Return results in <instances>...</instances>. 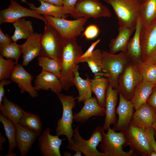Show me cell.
Instances as JSON below:
<instances>
[{
  "label": "cell",
  "mask_w": 156,
  "mask_h": 156,
  "mask_svg": "<svg viewBox=\"0 0 156 156\" xmlns=\"http://www.w3.org/2000/svg\"><path fill=\"white\" fill-rule=\"evenodd\" d=\"M77 38H63L60 80L62 89L65 91L68 90L74 85V69L78 64V60L83 53L81 47L77 42Z\"/></svg>",
  "instance_id": "1"
},
{
  "label": "cell",
  "mask_w": 156,
  "mask_h": 156,
  "mask_svg": "<svg viewBox=\"0 0 156 156\" xmlns=\"http://www.w3.org/2000/svg\"><path fill=\"white\" fill-rule=\"evenodd\" d=\"M102 73L99 76L104 77L114 88L119 89L118 79L126 65L131 61L126 52L113 54L102 51Z\"/></svg>",
  "instance_id": "2"
},
{
  "label": "cell",
  "mask_w": 156,
  "mask_h": 156,
  "mask_svg": "<svg viewBox=\"0 0 156 156\" xmlns=\"http://www.w3.org/2000/svg\"><path fill=\"white\" fill-rule=\"evenodd\" d=\"M112 7L119 26L135 27L140 16L142 0H103Z\"/></svg>",
  "instance_id": "3"
},
{
  "label": "cell",
  "mask_w": 156,
  "mask_h": 156,
  "mask_svg": "<svg viewBox=\"0 0 156 156\" xmlns=\"http://www.w3.org/2000/svg\"><path fill=\"white\" fill-rule=\"evenodd\" d=\"M79 127L74 129L72 142L66 146L67 149L75 152L79 151L85 156H105L98 151L97 147L102 140L104 130L103 127H97L92 132L89 139L86 140L80 135Z\"/></svg>",
  "instance_id": "4"
},
{
  "label": "cell",
  "mask_w": 156,
  "mask_h": 156,
  "mask_svg": "<svg viewBox=\"0 0 156 156\" xmlns=\"http://www.w3.org/2000/svg\"><path fill=\"white\" fill-rule=\"evenodd\" d=\"M57 95L61 103L63 111L61 118H59L57 121L55 134L59 136H66L68 143H70L72 142L74 132L72 127L74 120L72 110L75 106V100L78 97H74L72 95H66L61 93Z\"/></svg>",
  "instance_id": "5"
},
{
  "label": "cell",
  "mask_w": 156,
  "mask_h": 156,
  "mask_svg": "<svg viewBox=\"0 0 156 156\" xmlns=\"http://www.w3.org/2000/svg\"><path fill=\"white\" fill-rule=\"evenodd\" d=\"M127 143L124 133L122 131L116 132L113 129L109 127L107 132L103 133L102 140L99 144L101 152L105 156H131L134 152L131 150L125 152L123 146Z\"/></svg>",
  "instance_id": "6"
},
{
  "label": "cell",
  "mask_w": 156,
  "mask_h": 156,
  "mask_svg": "<svg viewBox=\"0 0 156 156\" xmlns=\"http://www.w3.org/2000/svg\"><path fill=\"white\" fill-rule=\"evenodd\" d=\"M48 23L53 27L63 38H70L79 36L84 30V26L88 19L81 18L73 20L43 15Z\"/></svg>",
  "instance_id": "7"
},
{
  "label": "cell",
  "mask_w": 156,
  "mask_h": 156,
  "mask_svg": "<svg viewBox=\"0 0 156 156\" xmlns=\"http://www.w3.org/2000/svg\"><path fill=\"white\" fill-rule=\"evenodd\" d=\"M63 38L48 22L45 23L44 32L40 38L42 55L60 62Z\"/></svg>",
  "instance_id": "8"
},
{
  "label": "cell",
  "mask_w": 156,
  "mask_h": 156,
  "mask_svg": "<svg viewBox=\"0 0 156 156\" xmlns=\"http://www.w3.org/2000/svg\"><path fill=\"white\" fill-rule=\"evenodd\" d=\"M71 16L75 19L84 18L97 19L102 17L109 18L111 12L99 0H79Z\"/></svg>",
  "instance_id": "9"
},
{
  "label": "cell",
  "mask_w": 156,
  "mask_h": 156,
  "mask_svg": "<svg viewBox=\"0 0 156 156\" xmlns=\"http://www.w3.org/2000/svg\"><path fill=\"white\" fill-rule=\"evenodd\" d=\"M142 49L141 62L156 64V19L148 26L142 27L140 34Z\"/></svg>",
  "instance_id": "10"
},
{
  "label": "cell",
  "mask_w": 156,
  "mask_h": 156,
  "mask_svg": "<svg viewBox=\"0 0 156 156\" xmlns=\"http://www.w3.org/2000/svg\"><path fill=\"white\" fill-rule=\"evenodd\" d=\"M127 144L131 150L144 156H150L153 151L150 145L145 130L129 124L122 131Z\"/></svg>",
  "instance_id": "11"
},
{
  "label": "cell",
  "mask_w": 156,
  "mask_h": 156,
  "mask_svg": "<svg viewBox=\"0 0 156 156\" xmlns=\"http://www.w3.org/2000/svg\"><path fill=\"white\" fill-rule=\"evenodd\" d=\"M142 79L137 64L130 62L126 65L123 72L118 78L119 91L127 100H131L136 86Z\"/></svg>",
  "instance_id": "12"
},
{
  "label": "cell",
  "mask_w": 156,
  "mask_h": 156,
  "mask_svg": "<svg viewBox=\"0 0 156 156\" xmlns=\"http://www.w3.org/2000/svg\"><path fill=\"white\" fill-rule=\"evenodd\" d=\"M26 17L40 20L45 23L47 22L43 15L22 6L14 0H11L8 7L0 12V24L7 23H13L18 19Z\"/></svg>",
  "instance_id": "13"
},
{
  "label": "cell",
  "mask_w": 156,
  "mask_h": 156,
  "mask_svg": "<svg viewBox=\"0 0 156 156\" xmlns=\"http://www.w3.org/2000/svg\"><path fill=\"white\" fill-rule=\"evenodd\" d=\"M49 127L43 130L38 138L39 148L43 156H61L60 148L63 140L59 136L53 135Z\"/></svg>",
  "instance_id": "14"
},
{
  "label": "cell",
  "mask_w": 156,
  "mask_h": 156,
  "mask_svg": "<svg viewBox=\"0 0 156 156\" xmlns=\"http://www.w3.org/2000/svg\"><path fill=\"white\" fill-rule=\"evenodd\" d=\"M33 78V76L20 64L16 65L10 77L12 82L17 84L20 93L27 92L30 97L34 98L38 96V93L32 85Z\"/></svg>",
  "instance_id": "15"
},
{
  "label": "cell",
  "mask_w": 156,
  "mask_h": 156,
  "mask_svg": "<svg viewBox=\"0 0 156 156\" xmlns=\"http://www.w3.org/2000/svg\"><path fill=\"white\" fill-rule=\"evenodd\" d=\"M119 101L116 110L118 120L113 128L115 131H123L128 127L132 119L134 109L131 100H127L120 91Z\"/></svg>",
  "instance_id": "16"
},
{
  "label": "cell",
  "mask_w": 156,
  "mask_h": 156,
  "mask_svg": "<svg viewBox=\"0 0 156 156\" xmlns=\"http://www.w3.org/2000/svg\"><path fill=\"white\" fill-rule=\"evenodd\" d=\"M119 92V89L113 88L109 83L105 96V117L103 126L105 131H107L111 125H115L117 122L116 115V107Z\"/></svg>",
  "instance_id": "17"
},
{
  "label": "cell",
  "mask_w": 156,
  "mask_h": 156,
  "mask_svg": "<svg viewBox=\"0 0 156 156\" xmlns=\"http://www.w3.org/2000/svg\"><path fill=\"white\" fill-rule=\"evenodd\" d=\"M83 102L84 105L80 111L73 114L75 122L85 123L92 116L101 117L105 115V109L99 105L96 97H92Z\"/></svg>",
  "instance_id": "18"
},
{
  "label": "cell",
  "mask_w": 156,
  "mask_h": 156,
  "mask_svg": "<svg viewBox=\"0 0 156 156\" xmlns=\"http://www.w3.org/2000/svg\"><path fill=\"white\" fill-rule=\"evenodd\" d=\"M42 35L41 34L34 33L22 44V65H27L35 58L42 55L40 43Z\"/></svg>",
  "instance_id": "19"
},
{
  "label": "cell",
  "mask_w": 156,
  "mask_h": 156,
  "mask_svg": "<svg viewBox=\"0 0 156 156\" xmlns=\"http://www.w3.org/2000/svg\"><path fill=\"white\" fill-rule=\"evenodd\" d=\"M135 110L129 125L145 130L152 127L156 114L152 107L146 102Z\"/></svg>",
  "instance_id": "20"
},
{
  "label": "cell",
  "mask_w": 156,
  "mask_h": 156,
  "mask_svg": "<svg viewBox=\"0 0 156 156\" xmlns=\"http://www.w3.org/2000/svg\"><path fill=\"white\" fill-rule=\"evenodd\" d=\"M34 88L37 91L49 89L56 94L61 93L62 89L60 79L53 73L44 70L36 77Z\"/></svg>",
  "instance_id": "21"
},
{
  "label": "cell",
  "mask_w": 156,
  "mask_h": 156,
  "mask_svg": "<svg viewBox=\"0 0 156 156\" xmlns=\"http://www.w3.org/2000/svg\"><path fill=\"white\" fill-rule=\"evenodd\" d=\"M16 128V144L21 156H26L40 134L34 132L20 124Z\"/></svg>",
  "instance_id": "22"
},
{
  "label": "cell",
  "mask_w": 156,
  "mask_h": 156,
  "mask_svg": "<svg viewBox=\"0 0 156 156\" xmlns=\"http://www.w3.org/2000/svg\"><path fill=\"white\" fill-rule=\"evenodd\" d=\"M135 29L134 27L119 26L118 36L110 42L109 52L113 54L119 52H126L130 37Z\"/></svg>",
  "instance_id": "23"
},
{
  "label": "cell",
  "mask_w": 156,
  "mask_h": 156,
  "mask_svg": "<svg viewBox=\"0 0 156 156\" xmlns=\"http://www.w3.org/2000/svg\"><path fill=\"white\" fill-rule=\"evenodd\" d=\"M142 27V21L139 16L137 19L134 35L130 39L126 52L131 61L136 64L141 62L142 56V49L140 41Z\"/></svg>",
  "instance_id": "24"
},
{
  "label": "cell",
  "mask_w": 156,
  "mask_h": 156,
  "mask_svg": "<svg viewBox=\"0 0 156 156\" xmlns=\"http://www.w3.org/2000/svg\"><path fill=\"white\" fill-rule=\"evenodd\" d=\"M155 85L154 83L143 79L138 84L135 89L133 97L131 100L135 110L147 102Z\"/></svg>",
  "instance_id": "25"
},
{
  "label": "cell",
  "mask_w": 156,
  "mask_h": 156,
  "mask_svg": "<svg viewBox=\"0 0 156 156\" xmlns=\"http://www.w3.org/2000/svg\"><path fill=\"white\" fill-rule=\"evenodd\" d=\"M38 1L40 5L39 7H36L32 3L28 2L25 0H21L22 2L29 5L30 9L39 14L48 15L56 18H67L68 15L65 14L62 6L56 5L42 0Z\"/></svg>",
  "instance_id": "26"
},
{
  "label": "cell",
  "mask_w": 156,
  "mask_h": 156,
  "mask_svg": "<svg viewBox=\"0 0 156 156\" xmlns=\"http://www.w3.org/2000/svg\"><path fill=\"white\" fill-rule=\"evenodd\" d=\"M78 69L79 66L77 64L75 67L74 70L73 83L79 92L77 101L79 103H81L91 98L92 92L90 79L88 77L86 79L81 78L79 75Z\"/></svg>",
  "instance_id": "27"
},
{
  "label": "cell",
  "mask_w": 156,
  "mask_h": 156,
  "mask_svg": "<svg viewBox=\"0 0 156 156\" xmlns=\"http://www.w3.org/2000/svg\"><path fill=\"white\" fill-rule=\"evenodd\" d=\"M3 104L0 105L1 113L15 125L18 124L23 114V109L19 106L8 100L5 96Z\"/></svg>",
  "instance_id": "28"
},
{
  "label": "cell",
  "mask_w": 156,
  "mask_h": 156,
  "mask_svg": "<svg viewBox=\"0 0 156 156\" xmlns=\"http://www.w3.org/2000/svg\"><path fill=\"white\" fill-rule=\"evenodd\" d=\"M12 24L15 30L11 38L14 42H16L21 39H27L34 33L32 22L30 21L26 20L22 18L16 21Z\"/></svg>",
  "instance_id": "29"
},
{
  "label": "cell",
  "mask_w": 156,
  "mask_h": 156,
  "mask_svg": "<svg viewBox=\"0 0 156 156\" xmlns=\"http://www.w3.org/2000/svg\"><path fill=\"white\" fill-rule=\"evenodd\" d=\"M0 121L3 125L5 131V135L8 141V155L6 156H17L16 154L13 153L15 148L16 147L17 130L16 126L1 113Z\"/></svg>",
  "instance_id": "30"
},
{
  "label": "cell",
  "mask_w": 156,
  "mask_h": 156,
  "mask_svg": "<svg viewBox=\"0 0 156 156\" xmlns=\"http://www.w3.org/2000/svg\"><path fill=\"white\" fill-rule=\"evenodd\" d=\"M90 80L92 92L95 95L99 104L105 108L106 90L109 83L108 80L102 77L97 76Z\"/></svg>",
  "instance_id": "31"
},
{
  "label": "cell",
  "mask_w": 156,
  "mask_h": 156,
  "mask_svg": "<svg viewBox=\"0 0 156 156\" xmlns=\"http://www.w3.org/2000/svg\"><path fill=\"white\" fill-rule=\"evenodd\" d=\"M19 124L30 130L39 134L42 129V124L39 116L23 110Z\"/></svg>",
  "instance_id": "32"
},
{
  "label": "cell",
  "mask_w": 156,
  "mask_h": 156,
  "mask_svg": "<svg viewBox=\"0 0 156 156\" xmlns=\"http://www.w3.org/2000/svg\"><path fill=\"white\" fill-rule=\"evenodd\" d=\"M142 27L147 26L156 19V0H147L143 3L140 13Z\"/></svg>",
  "instance_id": "33"
},
{
  "label": "cell",
  "mask_w": 156,
  "mask_h": 156,
  "mask_svg": "<svg viewBox=\"0 0 156 156\" xmlns=\"http://www.w3.org/2000/svg\"><path fill=\"white\" fill-rule=\"evenodd\" d=\"M86 62L94 74V77L98 76L102 73V51L99 49L94 50L91 55L88 58L79 60L78 64L81 62Z\"/></svg>",
  "instance_id": "34"
},
{
  "label": "cell",
  "mask_w": 156,
  "mask_h": 156,
  "mask_svg": "<svg viewBox=\"0 0 156 156\" xmlns=\"http://www.w3.org/2000/svg\"><path fill=\"white\" fill-rule=\"evenodd\" d=\"M37 60L39 66L42 70L52 73L60 78L62 68L60 62L44 55L38 57Z\"/></svg>",
  "instance_id": "35"
},
{
  "label": "cell",
  "mask_w": 156,
  "mask_h": 156,
  "mask_svg": "<svg viewBox=\"0 0 156 156\" xmlns=\"http://www.w3.org/2000/svg\"><path fill=\"white\" fill-rule=\"evenodd\" d=\"M0 54L3 57L13 59L17 64L22 54V44L14 42L8 44H0Z\"/></svg>",
  "instance_id": "36"
},
{
  "label": "cell",
  "mask_w": 156,
  "mask_h": 156,
  "mask_svg": "<svg viewBox=\"0 0 156 156\" xmlns=\"http://www.w3.org/2000/svg\"><path fill=\"white\" fill-rule=\"evenodd\" d=\"M137 65L143 79L156 85V64H146L140 62Z\"/></svg>",
  "instance_id": "37"
},
{
  "label": "cell",
  "mask_w": 156,
  "mask_h": 156,
  "mask_svg": "<svg viewBox=\"0 0 156 156\" xmlns=\"http://www.w3.org/2000/svg\"><path fill=\"white\" fill-rule=\"evenodd\" d=\"M16 65L13 59H5L0 55V81L10 78Z\"/></svg>",
  "instance_id": "38"
},
{
  "label": "cell",
  "mask_w": 156,
  "mask_h": 156,
  "mask_svg": "<svg viewBox=\"0 0 156 156\" xmlns=\"http://www.w3.org/2000/svg\"><path fill=\"white\" fill-rule=\"evenodd\" d=\"M99 29L96 25L91 24L86 29L83 33L87 39H92L96 38L99 34Z\"/></svg>",
  "instance_id": "39"
},
{
  "label": "cell",
  "mask_w": 156,
  "mask_h": 156,
  "mask_svg": "<svg viewBox=\"0 0 156 156\" xmlns=\"http://www.w3.org/2000/svg\"><path fill=\"white\" fill-rule=\"evenodd\" d=\"M79 0H64L63 8L65 14H71L73 12L75 5Z\"/></svg>",
  "instance_id": "40"
},
{
  "label": "cell",
  "mask_w": 156,
  "mask_h": 156,
  "mask_svg": "<svg viewBox=\"0 0 156 156\" xmlns=\"http://www.w3.org/2000/svg\"><path fill=\"white\" fill-rule=\"evenodd\" d=\"M149 141L153 151L156 153V141L155 139V131L152 127L145 130Z\"/></svg>",
  "instance_id": "41"
},
{
  "label": "cell",
  "mask_w": 156,
  "mask_h": 156,
  "mask_svg": "<svg viewBox=\"0 0 156 156\" xmlns=\"http://www.w3.org/2000/svg\"><path fill=\"white\" fill-rule=\"evenodd\" d=\"M147 103L152 107L156 114V85L153 88Z\"/></svg>",
  "instance_id": "42"
},
{
  "label": "cell",
  "mask_w": 156,
  "mask_h": 156,
  "mask_svg": "<svg viewBox=\"0 0 156 156\" xmlns=\"http://www.w3.org/2000/svg\"><path fill=\"white\" fill-rule=\"evenodd\" d=\"M101 39H99L94 42L92 43L87 50L80 57L78 60L84 59L90 57L92 54L94 48L99 43Z\"/></svg>",
  "instance_id": "43"
},
{
  "label": "cell",
  "mask_w": 156,
  "mask_h": 156,
  "mask_svg": "<svg viewBox=\"0 0 156 156\" xmlns=\"http://www.w3.org/2000/svg\"><path fill=\"white\" fill-rule=\"evenodd\" d=\"M0 81V105H1L2 104L3 99L5 96L4 86L10 84L11 81L8 79H3Z\"/></svg>",
  "instance_id": "44"
},
{
  "label": "cell",
  "mask_w": 156,
  "mask_h": 156,
  "mask_svg": "<svg viewBox=\"0 0 156 156\" xmlns=\"http://www.w3.org/2000/svg\"><path fill=\"white\" fill-rule=\"evenodd\" d=\"M13 41L11 38L5 35L1 29L0 28V44H8L13 42Z\"/></svg>",
  "instance_id": "45"
},
{
  "label": "cell",
  "mask_w": 156,
  "mask_h": 156,
  "mask_svg": "<svg viewBox=\"0 0 156 156\" xmlns=\"http://www.w3.org/2000/svg\"><path fill=\"white\" fill-rule=\"evenodd\" d=\"M48 3L54 5L59 6H63V2L64 0H42Z\"/></svg>",
  "instance_id": "46"
},
{
  "label": "cell",
  "mask_w": 156,
  "mask_h": 156,
  "mask_svg": "<svg viewBox=\"0 0 156 156\" xmlns=\"http://www.w3.org/2000/svg\"><path fill=\"white\" fill-rule=\"evenodd\" d=\"M6 141V139L5 137L3 136L2 133L0 132V151H1L3 150L2 146V144H4Z\"/></svg>",
  "instance_id": "47"
},
{
  "label": "cell",
  "mask_w": 156,
  "mask_h": 156,
  "mask_svg": "<svg viewBox=\"0 0 156 156\" xmlns=\"http://www.w3.org/2000/svg\"><path fill=\"white\" fill-rule=\"evenodd\" d=\"M152 128L154 129L155 131V135L156 137V116H155V121L152 126Z\"/></svg>",
  "instance_id": "48"
},
{
  "label": "cell",
  "mask_w": 156,
  "mask_h": 156,
  "mask_svg": "<svg viewBox=\"0 0 156 156\" xmlns=\"http://www.w3.org/2000/svg\"><path fill=\"white\" fill-rule=\"evenodd\" d=\"M81 152L79 151L76 152V153L73 156H81Z\"/></svg>",
  "instance_id": "49"
},
{
  "label": "cell",
  "mask_w": 156,
  "mask_h": 156,
  "mask_svg": "<svg viewBox=\"0 0 156 156\" xmlns=\"http://www.w3.org/2000/svg\"><path fill=\"white\" fill-rule=\"evenodd\" d=\"M71 154L68 152H65L63 154V155L64 156H70Z\"/></svg>",
  "instance_id": "50"
},
{
  "label": "cell",
  "mask_w": 156,
  "mask_h": 156,
  "mask_svg": "<svg viewBox=\"0 0 156 156\" xmlns=\"http://www.w3.org/2000/svg\"><path fill=\"white\" fill-rule=\"evenodd\" d=\"M150 156H156V153L154 151H153L151 153Z\"/></svg>",
  "instance_id": "51"
},
{
  "label": "cell",
  "mask_w": 156,
  "mask_h": 156,
  "mask_svg": "<svg viewBox=\"0 0 156 156\" xmlns=\"http://www.w3.org/2000/svg\"><path fill=\"white\" fill-rule=\"evenodd\" d=\"M147 0H142L144 2H145Z\"/></svg>",
  "instance_id": "52"
}]
</instances>
